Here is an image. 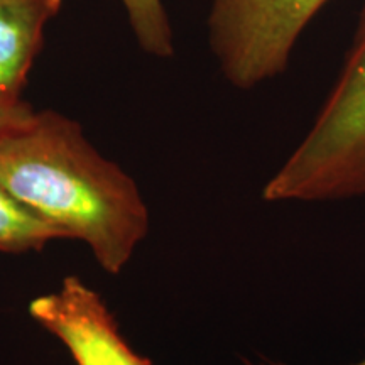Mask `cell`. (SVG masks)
Returning a JSON list of instances; mask_svg holds the SVG:
<instances>
[{"label": "cell", "mask_w": 365, "mask_h": 365, "mask_svg": "<svg viewBox=\"0 0 365 365\" xmlns=\"http://www.w3.org/2000/svg\"><path fill=\"white\" fill-rule=\"evenodd\" d=\"M0 186L61 239L85 242L108 274L125 267L149 232L135 181L59 112H34L0 139Z\"/></svg>", "instance_id": "1"}, {"label": "cell", "mask_w": 365, "mask_h": 365, "mask_svg": "<svg viewBox=\"0 0 365 365\" xmlns=\"http://www.w3.org/2000/svg\"><path fill=\"white\" fill-rule=\"evenodd\" d=\"M365 196V0L344 65L308 134L262 188L266 202Z\"/></svg>", "instance_id": "2"}, {"label": "cell", "mask_w": 365, "mask_h": 365, "mask_svg": "<svg viewBox=\"0 0 365 365\" xmlns=\"http://www.w3.org/2000/svg\"><path fill=\"white\" fill-rule=\"evenodd\" d=\"M328 0H212L208 41L232 86L252 90L282 75L301 34Z\"/></svg>", "instance_id": "3"}, {"label": "cell", "mask_w": 365, "mask_h": 365, "mask_svg": "<svg viewBox=\"0 0 365 365\" xmlns=\"http://www.w3.org/2000/svg\"><path fill=\"white\" fill-rule=\"evenodd\" d=\"M29 314L70 350L76 365H153L127 344L105 301L80 277L29 303Z\"/></svg>", "instance_id": "4"}, {"label": "cell", "mask_w": 365, "mask_h": 365, "mask_svg": "<svg viewBox=\"0 0 365 365\" xmlns=\"http://www.w3.org/2000/svg\"><path fill=\"white\" fill-rule=\"evenodd\" d=\"M63 0H0V98L22 100L34 59L43 48L46 24Z\"/></svg>", "instance_id": "5"}, {"label": "cell", "mask_w": 365, "mask_h": 365, "mask_svg": "<svg viewBox=\"0 0 365 365\" xmlns=\"http://www.w3.org/2000/svg\"><path fill=\"white\" fill-rule=\"evenodd\" d=\"M58 232L22 207L0 186V250L29 252L41 250L48 242L58 240Z\"/></svg>", "instance_id": "6"}, {"label": "cell", "mask_w": 365, "mask_h": 365, "mask_svg": "<svg viewBox=\"0 0 365 365\" xmlns=\"http://www.w3.org/2000/svg\"><path fill=\"white\" fill-rule=\"evenodd\" d=\"M129 17L132 33L145 53L156 58H171L175 41L163 0H120Z\"/></svg>", "instance_id": "7"}, {"label": "cell", "mask_w": 365, "mask_h": 365, "mask_svg": "<svg viewBox=\"0 0 365 365\" xmlns=\"http://www.w3.org/2000/svg\"><path fill=\"white\" fill-rule=\"evenodd\" d=\"M33 115V107L24 100L9 102V100L0 98V139L9 132L16 130L17 127L24 125Z\"/></svg>", "instance_id": "8"}, {"label": "cell", "mask_w": 365, "mask_h": 365, "mask_svg": "<svg viewBox=\"0 0 365 365\" xmlns=\"http://www.w3.org/2000/svg\"><path fill=\"white\" fill-rule=\"evenodd\" d=\"M245 365H286V364H276V362H249V360H245ZM352 365H365V359L360 360L357 364H352Z\"/></svg>", "instance_id": "9"}]
</instances>
